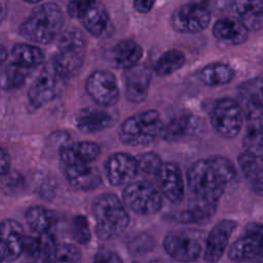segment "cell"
I'll return each mask as SVG.
<instances>
[{
  "instance_id": "obj_1",
  "label": "cell",
  "mask_w": 263,
  "mask_h": 263,
  "mask_svg": "<svg viewBox=\"0 0 263 263\" xmlns=\"http://www.w3.org/2000/svg\"><path fill=\"white\" fill-rule=\"evenodd\" d=\"M64 15L60 6L46 2L35 6L29 17L20 26V34L27 40L48 44L61 33Z\"/></svg>"
},
{
  "instance_id": "obj_2",
  "label": "cell",
  "mask_w": 263,
  "mask_h": 263,
  "mask_svg": "<svg viewBox=\"0 0 263 263\" xmlns=\"http://www.w3.org/2000/svg\"><path fill=\"white\" fill-rule=\"evenodd\" d=\"M91 212L96 221V233L100 239L121 234L129 222L124 203L112 193L99 195L92 202Z\"/></svg>"
},
{
  "instance_id": "obj_3",
  "label": "cell",
  "mask_w": 263,
  "mask_h": 263,
  "mask_svg": "<svg viewBox=\"0 0 263 263\" xmlns=\"http://www.w3.org/2000/svg\"><path fill=\"white\" fill-rule=\"evenodd\" d=\"M190 192L196 199L217 203L226 190L225 183L213 158L196 160L187 172Z\"/></svg>"
},
{
  "instance_id": "obj_4",
  "label": "cell",
  "mask_w": 263,
  "mask_h": 263,
  "mask_svg": "<svg viewBox=\"0 0 263 263\" xmlns=\"http://www.w3.org/2000/svg\"><path fill=\"white\" fill-rule=\"evenodd\" d=\"M163 123L156 110H146L127 117L118 129L119 140L127 146H146L161 136Z\"/></svg>"
},
{
  "instance_id": "obj_5",
  "label": "cell",
  "mask_w": 263,
  "mask_h": 263,
  "mask_svg": "<svg viewBox=\"0 0 263 263\" xmlns=\"http://www.w3.org/2000/svg\"><path fill=\"white\" fill-rule=\"evenodd\" d=\"M86 52V41L77 29H68L61 33L51 63L65 77L73 75L82 66Z\"/></svg>"
},
{
  "instance_id": "obj_6",
  "label": "cell",
  "mask_w": 263,
  "mask_h": 263,
  "mask_svg": "<svg viewBox=\"0 0 263 263\" xmlns=\"http://www.w3.org/2000/svg\"><path fill=\"white\" fill-rule=\"evenodd\" d=\"M122 201L126 208L139 215H153L162 206L160 190L148 181H135L122 191Z\"/></svg>"
},
{
  "instance_id": "obj_7",
  "label": "cell",
  "mask_w": 263,
  "mask_h": 263,
  "mask_svg": "<svg viewBox=\"0 0 263 263\" xmlns=\"http://www.w3.org/2000/svg\"><path fill=\"white\" fill-rule=\"evenodd\" d=\"M263 78H253L243 82L238 89V104L248 130L263 132Z\"/></svg>"
},
{
  "instance_id": "obj_8",
  "label": "cell",
  "mask_w": 263,
  "mask_h": 263,
  "mask_svg": "<svg viewBox=\"0 0 263 263\" xmlns=\"http://www.w3.org/2000/svg\"><path fill=\"white\" fill-rule=\"evenodd\" d=\"M210 121L214 130L223 138H234L243 123V114L238 102L223 98L218 100L210 113Z\"/></svg>"
},
{
  "instance_id": "obj_9",
  "label": "cell",
  "mask_w": 263,
  "mask_h": 263,
  "mask_svg": "<svg viewBox=\"0 0 263 263\" xmlns=\"http://www.w3.org/2000/svg\"><path fill=\"white\" fill-rule=\"evenodd\" d=\"M65 77L58 71L51 61L41 70L28 91L29 103L40 108L55 99Z\"/></svg>"
},
{
  "instance_id": "obj_10",
  "label": "cell",
  "mask_w": 263,
  "mask_h": 263,
  "mask_svg": "<svg viewBox=\"0 0 263 263\" xmlns=\"http://www.w3.org/2000/svg\"><path fill=\"white\" fill-rule=\"evenodd\" d=\"M228 258L234 262L263 258V224H248L245 233L229 247Z\"/></svg>"
},
{
  "instance_id": "obj_11",
  "label": "cell",
  "mask_w": 263,
  "mask_h": 263,
  "mask_svg": "<svg viewBox=\"0 0 263 263\" xmlns=\"http://www.w3.org/2000/svg\"><path fill=\"white\" fill-rule=\"evenodd\" d=\"M211 23L210 10L197 3L179 6L171 16L173 29L179 33L193 34L203 31Z\"/></svg>"
},
{
  "instance_id": "obj_12",
  "label": "cell",
  "mask_w": 263,
  "mask_h": 263,
  "mask_svg": "<svg viewBox=\"0 0 263 263\" xmlns=\"http://www.w3.org/2000/svg\"><path fill=\"white\" fill-rule=\"evenodd\" d=\"M85 90L100 106L110 107L119 100V86L116 76L108 70L93 71L87 78Z\"/></svg>"
},
{
  "instance_id": "obj_13",
  "label": "cell",
  "mask_w": 263,
  "mask_h": 263,
  "mask_svg": "<svg viewBox=\"0 0 263 263\" xmlns=\"http://www.w3.org/2000/svg\"><path fill=\"white\" fill-rule=\"evenodd\" d=\"M163 249L175 261L191 263L201 254V245L193 236L183 231L168 232L163 239Z\"/></svg>"
},
{
  "instance_id": "obj_14",
  "label": "cell",
  "mask_w": 263,
  "mask_h": 263,
  "mask_svg": "<svg viewBox=\"0 0 263 263\" xmlns=\"http://www.w3.org/2000/svg\"><path fill=\"white\" fill-rule=\"evenodd\" d=\"M104 172L111 185H127L139 174L136 156L124 152L113 153L106 159Z\"/></svg>"
},
{
  "instance_id": "obj_15",
  "label": "cell",
  "mask_w": 263,
  "mask_h": 263,
  "mask_svg": "<svg viewBox=\"0 0 263 263\" xmlns=\"http://www.w3.org/2000/svg\"><path fill=\"white\" fill-rule=\"evenodd\" d=\"M236 221L224 219L219 221L209 232L203 250V260L208 263H217L228 248L230 236L236 228Z\"/></svg>"
},
{
  "instance_id": "obj_16",
  "label": "cell",
  "mask_w": 263,
  "mask_h": 263,
  "mask_svg": "<svg viewBox=\"0 0 263 263\" xmlns=\"http://www.w3.org/2000/svg\"><path fill=\"white\" fill-rule=\"evenodd\" d=\"M156 179L162 196L173 203L182 201L185 193L184 180L182 172L176 163L163 162Z\"/></svg>"
},
{
  "instance_id": "obj_17",
  "label": "cell",
  "mask_w": 263,
  "mask_h": 263,
  "mask_svg": "<svg viewBox=\"0 0 263 263\" xmlns=\"http://www.w3.org/2000/svg\"><path fill=\"white\" fill-rule=\"evenodd\" d=\"M100 146L90 141L68 143L60 149V157L64 166H87L100 155Z\"/></svg>"
},
{
  "instance_id": "obj_18",
  "label": "cell",
  "mask_w": 263,
  "mask_h": 263,
  "mask_svg": "<svg viewBox=\"0 0 263 263\" xmlns=\"http://www.w3.org/2000/svg\"><path fill=\"white\" fill-rule=\"evenodd\" d=\"M126 99L132 103L144 102L148 97L151 82V71L145 65H137L123 75Z\"/></svg>"
},
{
  "instance_id": "obj_19",
  "label": "cell",
  "mask_w": 263,
  "mask_h": 263,
  "mask_svg": "<svg viewBox=\"0 0 263 263\" xmlns=\"http://www.w3.org/2000/svg\"><path fill=\"white\" fill-rule=\"evenodd\" d=\"M26 234L23 226L13 219H5L0 222V240L6 247V261H15L24 253Z\"/></svg>"
},
{
  "instance_id": "obj_20",
  "label": "cell",
  "mask_w": 263,
  "mask_h": 263,
  "mask_svg": "<svg viewBox=\"0 0 263 263\" xmlns=\"http://www.w3.org/2000/svg\"><path fill=\"white\" fill-rule=\"evenodd\" d=\"M232 10L249 31H258L263 26V0H233Z\"/></svg>"
},
{
  "instance_id": "obj_21",
  "label": "cell",
  "mask_w": 263,
  "mask_h": 263,
  "mask_svg": "<svg viewBox=\"0 0 263 263\" xmlns=\"http://www.w3.org/2000/svg\"><path fill=\"white\" fill-rule=\"evenodd\" d=\"M213 35L225 43L239 45L247 41L249 30L236 17H224L214 24Z\"/></svg>"
},
{
  "instance_id": "obj_22",
  "label": "cell",
  "mask_w": 263,
  "mask_h": 263,
  "mask_svg": "<svg viewBox=\"0 0 263 263\" xmlns=\"http://www.w3.org/2000/svg\"><path fill=\"white\" fill-rule=\"evenodd\" d=\"M113 123L112 115L98 108L82 109L75 118L76 127L82 133H97L109 127Z\"/></svg>"
},
{
  "instance_id": "obj_23",
  "label": "cell",
  "mask_w": 263,
  "mask_h": 263,
  "mask_svg": "<svg viewBox=\"0 0 263 263\" xmlns=\"http://www.w3.org/2000/svg\"><path fill=\"white\" fill-rule=\"evenodd\" d=\"M111 55L115 66L126 71L139 65L143 57V48L135 40L124 39L115 44Z\"/></svg>"
},
{
  "instance_id": "obj_24",
  "label": "cell",
  "mask_w": 263,
  "mask_h": 263,
  "mask_svg": "<svg viewBox=\"0 0 263 263\" xmlns=\"http://www.w3.org/2000/svg\"><path fill=\"white\" fill-rule=\"evenodd\" d=\"M57 241L48 231L37 234L36 236H27L24 242V253L33 258L37 263H45L53 253Z\"/></svg>"
},
{
  "instance_id": "obj_25",
  "label": "cell",
  "mask_w": 263,
  "mask_h": 263,
  "mask_svg": "<svg viewBox=\"0 0 263 263\" xmlns=\"http://www.w3.org/2000/svg\"><path fill=\"white\" fill-rule=\"evenodd\" d=\"M64 173L69 184L78 190H92L102 182L99 172L90 165L80 167L64 166Z\"/></svg>"
},
{
  "instance_id": "obj_26",
  "label": "cell",
  "mask_w": 263,
  "mask_h": 263,
  "mask_svg": "<svg viewBox=\"0 0 263 263\" xmlns=\"http://www.w3.org/2000/svg\"><path fill=\"white\" fill-rule=\"evenodd\" d=\"M11 63L32 70L44 61V53L40 47L28 43H17L10 51Z\"/></svg>"
},
{
  "instance_id": "obj_27",
  "label": "cell",
  "mask_w": 263,
  "mask_h": 263,
  "mask_svg": "<svg viewBox=\"0 0 263 263\" xmlns=\"http://www.w3.org/2000/svg\"><path fill=\"white\" fill-rule=\"evenodd\" d=\"M80 21L84 29H86L90 35L99 37L107 27L109 14L105 6L96 0L84 12Z\"/></svg>"
},
{
  "instance_id": "obj_28",
  "label": "cell",
  "mask_w": 263,
  "mask_h": 263,
  "mask_svg": "<svg viewBox=\"0 0 263 263\" xmlns=\"http://www.w3.org/2000/svg\"><path fill=\"white\" fill-rule=\"evenodd\" d=\"M198 77L208 86H222L233 79L234 70L228 64L211 63L200 69Z\"/></svg>"
},
{
  "instance_id": "obj_29",
  "label": "cell",
  "mask_w": 263,
  "mask_h": 263,
  "mask_svg": "<svg viewBox=\"0 0 263 263\" xmlns=\"http://www.w3.org/2000/svg\"><path fill=\"white\" fill-rule=\"evenodd\" d=\"M217 203L194 198L186 210L175 213L173 218L182 223H198L208 220L215 213Z\"/></svg>"
},
{
  "instance_id": "obj_30",
  "label": "cell",
  "mask_w": 263,
  "mask_h": 263,
  "mask_svg": "<svg viewBox=\"0 0 263 263\" xmlns=\"http://www.w3.org/2000/svg\"><path fill=\"white\" fill-rule=\"evenodd\" d=\"M186 62L183 51L179 49H170L164 51L156 61L154 71L158 76H167L178 71Z\"/></svg>"
},
{
  "instance_id": "obj_31",
  "label": "cell",
  "mask_w": 263,
  "mask_h": 263,
  "mask_svg": "<svg viewBox=\"0 0 263 263\" xmlns=\"http://www.w3.org/2000/svg\"><path fill=\"white\" fill-rule=\"evenodd\" d=\"M195 127L194 119L190 115H182L170 121L168 124L163 126L162 138L166 141H175L193 132Z\"/></svg>"
},
{
  "instance_id": "obj_32",
  "label": "cell",
  "mask_w": 263,
  "mask_h": 263,
  "mask_svg": "<svg viewBox=\"0 0 263 263\" xmlns=\"http://www.w3.org/2000/svg\"><path fill=\"white\" fill-rule=\"evenodd\" d=\"M25 219L29 227L37 234L47 232L52 222L50 212L40 205L30 206L26 211Z\"/></svg>"
},
{
  "instance_id": "obj_33",
  "label": "cell",
  "mask_w": 263,
  "mask_h": 263,
  "mask_svg": "<svg viewBox=\"0 0 263 263\" xmlns=\"http://www.w3.org/2000/svg\"><path fill=\"white\" fill-rule=\"evenodd\" d=\"M30 70L10 63L0 75V84L5 88H14L23 85Z\"/></svg>"
},
{
  "instance_id": "obj_34",
  "label": "cell",
  "mask_w": 263,
  "mask_h": 263,
  "mask_svg": "<svg viewBox=\"0 0 263 263\" xmlns=\"http://www.w3.org/2000/svg\"><path fill=\"white\" fill-rule=\"evenodd\" d=\"M45 263H81V252L72 243H58Z\"/></svg>"
},
{
  "instance_id": "obj_35",
  "label": "cell",
  "mask_w": 263,
  "mask_h": 263,
  "mask_svg": "<svg viewBox=\"0 0 263 263\" xmlns=\"http://www.w3.org/2000/svg\"><path fill=\"white\" fill-rule=\"evenodd\" d=\"M139 173L149 176L155 177L158 175L163 162L158 154L154 152H145L136 156Z\"/></svg>"
},
{
  "instance_id": "obj_36",
  "label": "cell",
  "mask_w": 263,
  "mask_h": 263,
  "mask_svg": "<svg viewBox=\"0 0 263 263\" xmlns=\"http://www.w3.org/2000/svg\"><path fill=\"white\" fill-rule=\"evenodd\" d=\"M212 158L220 172V175L225 183L226 189L236 186L239 179H238L237 170L233 164V162L229 160L227 157L220 156V155L213 156Z\"/></svg>"
},
{
  "instance_id": "obj_37",
  "label": "cell",
  "mask_w": 263,
  "mask_h": 263,
  "mask_svg": "<svg viewBox=\"0 0 263 263\" xmlns=\"http://www.w3.org/2000/svg\"><path fill=\"white\" fill-rule=\"evenodd\" d=\"M242 144L246 152L257 159L263 160V132L248 130Z\"/></svg>"
},
{
  "instance_id": "obj_38",
  "label": "cell",
  "mask_w": 263,
  "mask_h": 263,
  "mask_svg": "<svg viewBox=\"0 0 263 263\" xmlns=\"http://www.w3.org/2000/svg\"><path fill=\"white\" fill-rule=\"evenodd\" d=\"M71 233L73 238L80 245H86L90 238L91 233L87 219L82 215H77L72 220Z\"/></svg>"
},
{
  "instance_id": "obj_39",
  "label": "cell",
  "mask_w": 263,
  "mask_h": 263,
  "mask_svg": "<svg viewBox=\"0 0 263 263\" xmlns=\"http://www.w3.org/2000/svg\"><path fill=\"white\" fill-rule=\"evenodd\" d=\"M237 161L243 176L252 185V183L255 181L258 175V172L260 170V166L258 164V159L245 151L238 155Z\"/></svg>"
},
{
  "instance_id": "obj_40",
  "label": "cell",
  "mask_w": 263,
  "mask_h": 263,
  "mask_svg": "<svg viewBox=\"0 0 263 263\" xmlns=\"http://www.w3.org/2000/svg\"><path fill=\"white\" fill-rule=\"evenodd\" d=\"M153 237L147 233H141L135 236L127 245V248L133 254H144L153 249Z\"/></svg>"
},
{
  "instance_id": "obj_41",
  "label": "cell",
  "mask_w": 263,
  "mask_h": 263,
  "mask_svg": "<svg viewBox=\"0 0 263 263\" xmlns=\"http://www.w3.org/2000/svg\"><path fill=\"white\" fill-rule=\"evenodd\" d=\"M95 1L96 0H70L67 5V11L72 17L80 20Z\"/></svg>"
},
{
  "instance_id": "obj_42",
  "label": "cell",
  "mask_w": 263,
  "mask_h": 263,
  "mask_svg": "<svg viewBox=\"0 0 263 263\" xmlns=\"http://www.w3.org/2000/svg\"><path fill=\"white\" fill-rule=\"evenodd\" d=\"M93 263H123L120 256L112 250L101 249L95 255Z\"/></svg>"
},
{
  "instance_id": "obj_43",
  "label": "cell",
  "mask_w": 263,
  "mask_h": 263,
  "mask_svg": "<svg viewBox=\"0 0 263 263\" xmlns=\"http://www.w3.org/2000/svg\"><path fill=\"white\" fill-rule=\"evenodd\" d=\"M10 162L11 161L8 152L4 148L0 147V176L8 173L10 168Z\"/></svg>"
},
{
  "instance_id": "obj_44",
  "label": "cell",
  "mask_w": 263,
  "mask_h": 263,
  "mask_svg": "<svg viewBox=\"0 0 263 263\" xmlns=\"http://www.w3.org/2000/svg\"><path fill=\"white\" fill-rule=\"evenodd\" d=\"M155 0H134V8L139 13H148L153 5Z\"/></svg>"
},
{
  "instance_id": "obj_45",
  "label": "cell",
  "mask_w": 263,
  "mask_h": 263,
  "mask_svg": "<svg viewBox=\"0 0 263 263\" xmlns=\"http://www.w3.org/2000/svg\"><path fill=\"white\" fill-rule=\"evenodd\" d=\"M251 186L257 195L263 196V166H260L258 175Z\"/></svg>"
},
{
  "instance_id": "obj_46",
  "label": "cell",
  "mask_w": 263,
  "mask_h": 263,
  "mask_svg": "<svg viewBox=\"0 0 263 263\" xmlns=\"http://www.w3.org/2000/svg\"><path fill=\"white\" fill-rule=\"evenodd\" d=\"M6 256H7L6 247L3 243V241L0 240V263H3L4 261H6Z\"/></svg>"
},
{
  "instance_id": "obj_47",
  "label": "cell",
  "mask_w": 263,
  "mask_h": 263,
  "mask_svg": "<svg viewBox=\"0 0 263 263\" xmlns=\"http://www.w3.org/2000/svg\"><path fill=\"white\" fill-rule=\"evenodd\" d=\"M7 57H8V53L6 48L3 45H0V66L4 64V62L7 60Z\"/></svg>"
},
{
  "instance_id": "obj_48",
  "label": "cell",
  "mask_w": 263,
  "mask_h": 263,
  "mask_svg": "<svg viewBox=\"0 0 263 263\" xmlns=\"http://www.w3.org/2000/svg\"><path fill=\"white\" fill-rule=\"evenodd\" d=\"M7 14V6L5 3L0 2V22H2Z\"/></svg>"
},
{
  "instance_id": "obj_49",
  "label": "cell",
  "mask_w": 263,
  "mask_h": 263,
  "mask_svg": "<svg viewBox=\"0 0 263 263\" xmlns=\"http://www.w3.org/2000/svg\"><path fill=\"white\" fill-rule=\"evenodd\" d=\"M25 2H27V3H31V4H38V3H40L42 0H24Z\"/></svg>"
},
{
  "instance_id": "obj_50",
  "label": "cell",
  "mask_w": 263,
  "mask_h": 263,
  "mask_svg": "<svg viewBox=\"0 0 263 263\" xmlns=\"http://www.w3.org/2000/svg\"><path fill=\"white\" fill-rule=\"evenodd\" d=\"M262 100H263V87H262Z\"/></svg>"
},
{
  "instance_id": "obj_51",
  "label": "cell",
  "mask_w": 263,
  "mask_h": 263,
  "mask_svg": "<svg viewBox=\"0 0 263 263\" xmlns=\"http://www.w3.org/2000/svg\"><path fill=\"white\" fill-rule=\"evenodd\" d=\"M133 263H139V262H133Z\"/></svg>"
}]
</instances>
